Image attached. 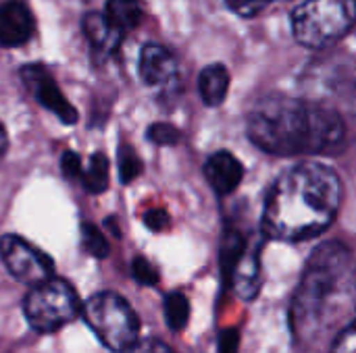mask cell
<instances>
[{"label":"cell","instance_id":"obj_13","mask_svg":"<svg viewBox=\"0 0 356 353\" xmlns=\"http://www.w3.org/2000/svg\"><path fill=\"white\" fill-rule=\"evenodd\" d=\"M236 293L244 300H252L259 293V248L248 246L244 256L225 275Z\"/></svg>","mask_w":356,"mask_h":353},{"label":"cell","instance_id":"obj_26","mask_svg":"<svg viewBox=\"0 0 356 353\" xmlns=\"http://www.w3.org/2000/svg\"><path fill=\"white\" fill-rule=\"evenodd\" d=\"M144 223H146V227L152 229V231H163V229L169 225V216H167L165 210H150V212L146 214Z\"/></svg>","mask_w":356,"mask_h":353},{"label":"cell","instance_id":"obj_11","mask_svg":"<svg viewBox=\"0 0 356 353\" xmlns=\"http://www.w3.org/2000/svg\"><path fill=\"white\" fill-rule=\"evenodd\" d=\"M204 175L217 193L227 196V193L236 191V187L240 185V181L244 177V169L232 152L221 150V152H215L213 156H209V160L204 164Z\"/></svg>","mask_w":356,"mask_h":353},{"label":"cell","instance_id":"obj_16","mask_svg":"<svg viewBox=\"0 0 356 353\" xmlns=\"http://www.w3.org/2000/svg\"><path fill=\"white\" fill-rule=\"evenodd\" d=\"M81 183L90 193H102L108 187V158L102 152L90 158V166L83 169Z\"/></svg>","mask_w":356,"mask_h":353},{"label":"cell","instance_id":"obj_9","mask_svg":"<svg viewBox=\"0 0 356 353\" xmlns=\"http://www.w3.org/2000/svg\"><path fill=\"white\" fill-rule=\"evenodd\" d=\"M140 77L148 87L171 89L177 83V60L161 44H146L140 54Z\"/></svg>","mask_w":356,"mask_h":353},{"label":"cell","instance_id":"obj_18","mask_svg":"<svg viewBox=\"0 0 356 353\" xmlns=\"http://www.w3.org/2000/svg\"><path fill=\"white\" fill-rule=\"evenodd\" d=\"M81 246L94 258H106L108 256V241L98 231V227H94L90 223L81 225Z\"/></svg>","mask_w":356,"mask_h":353},{"label":"cell","instance_id":"obj_10","mask_svg":"<svg viewBox=\"0 0 356 353\" xmlns=\"http://www.w3.org/2000/svg\"><path fill=\"white\" fill-rule=\"evenodd\" d=\"M33 33V17L29 8L19 0L0 4V46H23Z\"/></svg>","mask_w":356,"mask_h":353},{"label":"cell","instance_id":"obj_17","mask_svg":"<svg viewBox=\"0 0 356 353\" xmlns=\"http://www.w3.org/2000/svg\"><path fill=\"white\" fill-rule=\"evenodd\" d=\"M190 318V304L184 293H169L165 298V320L171 331H184Z\"/></svg>","mask_w":356,"mask_h":353},{"label":"cell","instance_id":"obj_28","mask_svg":"<svg viewBox=\"0 0 356 353\" xmlns=\"http://www.w3.org/2000/svg\"><path fill=\"white\" fill-rule=\"evenodd\" d=\"M355 108H356V100H355Z\"/></svg>","mask_w":356,"mask_h":353},{"label":"cell","instance_id":"obj_22","mask_svg":"<svg viewBox=\"0 0 356 353\" xmlns=\"http://www.w3.org/2000/svg\"><path fill=\"white\" fill-rule=\"evenodd\" d=\"M131 275L140 285H154L159 281V273L154 270V266L144 260V258H136L131 264Z\"/></svg>","mask_w":356,"mask_h":353},{"label":"cell","instance_id":"obj_24","mask_svg":"<svg viewBox=\"0 0 356 353\" xmlns=\"http://www.w3.org/2000/svg\"><path fill=\"white\" fill-rule=\"evenodd\" d=\"M334 353H356V320L340 335L336 341Z\"/></svg>","mask_w":356,"mask_h":353},{"label":"cell","instance_id":"obj_5","mask_svg":"<svg viewBox=\"0 0 356 353\" xmlns=\"http://www.w3.org/2000/svg\"><path fill=\"white\" fill-rule=\"evenodd\" d=\"M356 23V0H305L292 15V31L307 48L342 40Z\"/></svg>","mask_w":356,"mask_h":353},{"label":"cell","instance_id":"obj_21","mask_svg":"<svg viewBox=\"0 0 356 353\" xmlns=\"http://www.w3.org/2000/svg\"><path fill=\"white\" fill-rule=\"evenodd\" d=\"M229 10H234L240 17H252L259 15L265 6H269L273 0H223Z\"/></svg>","mask_w":356,"mask_h":353},{"label":"cell","instance_id":"obj_15","mask_svg":"<svg viewBox=\"0 0 356 353\" xmlns=\"http://www.w3.org/2000/svg\"><path fill=\"white\" fill-rule=\"evenodd\" d=\"M104 15L113 23V27H117L123 35L136 29L144 19L140 0H108Z\"/></svg>","mask_w":356,"mask_h":353},{"label":"cell","instance_id":"obj_1","mask_svg":"<svg viewBox=\"0 0 356 353\" xmlns=\"http://www.w3.org/2000/svg\"><path fill=\"white\" fill-rule=\"evenodd\" d=\"M340 206L342 181L336 171L321 162H302L273 183L261 231L275 241H305L330 229Z\"/></svg>","mask_w":356,"mask_h":353},{"label":"cell","instance_id":"obj_27","mask_svg":"<svg viewBox=\"0 0 356 353\" xmlns=\"http://www.w3.org/2000/svg\"><path fill=\"white\" fill-rule=\"evenodd\" d=\"M6 150H8V137H6V131H4V125L0 123V160L4 158V154H6Z\"/></svg>","mask_w":356,"mask_h":353},{"label":"cell","instance_id":"obj_19","mask_svg":"<svg viewBox=\"0 0 356 353\" xmlns=\"http://www.w3.org/2000/svg\"><path fill=\"white\" fill-rule=\"evenodd\" d=\"M119 173H121V181L123 183H131L140 173H142V160L138 158V154L131 148H121L119 154Z\"/></svg>","mask_w":356,"mask_h":353},{"label":"cell","instance_id":"obj_4","mask_svg":"<svg viewBox=\"0 0 356 353\" xmlns=\"http://www.w3.org/2000/svg\"><path fill=\"white\" fill-rule=\"evenodd\" d=\"M81 314L106 350L131 353L140 343L138 314L121 295L111 291L96 293L83 304Z\"/></svg>","mask_w":356,"mask_h":353},{"label":"cell","instance_id":"obj_20","mask_svg":"<svg viewBox=\"0 0 356 353\" xmlns=\"http://www.w3.org/2000/svg\"><path fill=\"white\" fill-rule=\"evenodd\" d=\"M148 137L159 144V146H173L179 141V131L173 125L167 123H156L148 129Z\"/></svg>","mask_w":356,"mask_h":353},{"label":"cell","instance_id":"obj_2","mask_svg":"<svg viewBox=\"0 0 356 353\" xmlns=\"http://www.w3.org/2000/svg\"><path fill=\"white\" fill-rule=\"evenodd\" d=\"M246 127L252 144L275 156L334 154L346 139V125L334 108L282 94L261 98Z\"/></svg>","mask_w":356,"mask_h":353},{"label":"cell","instance_id":"obj_3","mask_svg":"<svg viewBox=\"0 0 356 353\" xmlns=\"http://www.w3.org/2000/svg\"><path fill=\"white\" fill-rule=\"evenodd\" d=\"M350 252L338 241L319 246L307 262L300 287L292 302V329L298 337H311L325 320L334 298L348 281Z\"/></svg>","mask_w":356,"mask_h":353},{"label":"cell","instance_id":"obj_7","mask_svg":"<svg viewBox=\"0 0 356 353\" xmlns=\"http://www.w3.org/2000/svg\"><path fill=\"white\" fill-rule=\"evenodd\" d=\"M0 260L8 275L23 285L38 287L54 279L52 258L15 233H8L0 239Z\"/></svg>","mask_w":356,"mask_h":353},{"label":"cell","instance_id":"obj_12","mask_svg":"<svg viewBox=\"0 0 356 353\" xmlns=\"http://www.w3.org/2000/svg\"><path fill=\"white\" fill-rule=\"evenodd\" d=\"M81 27L98 54H113L123 40V33L117 27H113L104 12H88L81 21Z\"/></svg>","mask_w":356,"mask_h":353},{"label":"cell","instance_id":"obj_6","mask_svg":"<svg viewBox=\"0 0 356 353\" xmlns=\"http://www.w3.org/2000/svg\"><path fill=\"white\" fill-rule=\"evenodd\" d=\"M81 302L75 287L65 279H50L31 287L23 302V312L35 333L50 335L73 322L81 312Z\"/></svg>","mask_w":356,"mask_h":353},{"label":"cell","instance_id":"obj_25","mask_svg":"<svg viewBox=\"0 0 356 353\" xmlns=\"http://www.w3.org/2000/svg\"><path fill=\"white\" fill-rule=\"evenodd\" d=\"M131 353H173L171 347L159 339H144L136 345V350Z\"/></svg>","mask_w":356,"mask_h":353},{"label":"cell","instance_id":"obj_23","mask_svg":"<svg viewBox=\"0 0 356 353\" xmlns=\"http://www.w3.org/2000/svg\"><path fill=\"white\" fill-rule=\"evenodd\" d=\"M60 171L63 177L69 181H81L83 177V166H81V158L75 152H65L60 158Z\"/></svg>","mask_w":356,"mask_h":353},{"label":"cell","instance_id":"obj_8","mask_svg":"<svg viewBox=\"0 0 356 353\" xmlns=\"http://www.w3.org/2000/svg\"><path fill=\"white\" fill-rule=\"evenodd\" d=\"M21 79L27 85V89L33 94V98L44 108L54 112L63 123L73 125L77 121V110L69 104V100L63 96V92L58 89L56 81L52 79V75L42 64H27V67H23L21 69Z\"/></svg>","mask_w":356,"mask_h":353},{"label":"cell","instance_id":"obj_14","mask_svg":"<svg viewBox=\"0 0 356 353\" xmlns=\"http://www.w3.org/2000/svg\"><path fill=\"white\" fill-rule=\"evenodd\" d=\"M227 89H229V73L223 64L215 62L200 71L198 92L207 106L223 104V100L227 98Z\"/></svg>","mask_w":356,"mask_h":353}]
</instances>
